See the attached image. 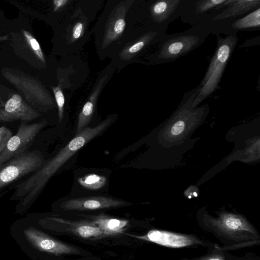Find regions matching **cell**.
<instances>
[{"mask_svg":"<svg viewBox=\"0 0 260 260\" xmlns=\"http://www.w3.org/2000/svg\"><path fill=\"white\" fill-rule=\"evenodd\" d=\"M83 187L91 190H97L102 188L106 183L105 177L96 174H90L80 178L78 180Z\"/></svg>","mask_w":260,"mask_h":260,"instance_id":"cell-25","label":"cell"},{"mask_svg":"<svg viewBox=\"0 0 260 260\" xmlns=\"http://www.w3.org/2000/svg\"><path fill=\"white\" fill-rule=\"evenodd\" d=\"M67 225L68 231L82 238H100L105 236L101 230L91 220L70 221L61 218L54 219Z\"/></svg>","mask_w":260,"mask_h":260,"instance_id":"cell-20","label":"cell"},{"mask_svg":"<svg viewBox=\"0 0 260 260\" xmlns=\"http://www.w3.org/2000/svg\"><path fill=\"white\" fill-rule=\"evenodd\" d=\"M215 35L217 39L216 47L204 78L197 86L198 91L192 107L200 104L217 90L239 41L237 34H229L224 38L219 34Z\"/></svg>","mask_w":260,"mask_h":260,"instance_id":"cell-7","label":"cell"},{"mask_svg":"<svg viewBox=\"0 0 260 260\" xmlns=\"http://www.w3.org/2000/svg\"><path fill=\"white\" fill-rule=\"evenodd\" d=\"M117 118L116 114H109L95 127H86L76 135L53 157L16 186L11 200L22 199L24 205L34 201L57 171L85 144L102 135Z\"/></svg>","mask_w":260,"mask_h":260,"instance_id":"cell-1","label":"cell"},{"mask_svg":"<svg viewBox=\"0 0 260 260\" xmlns=\"http://www.w3.org/2000/svg\"><path fill=\"white\" fill-rule=\"evenodd\" d=\"M193 260H226L224 256L217 251V252H213L211 254L204 255L202 256L194 258Z\"/></svg>","mask_w":260,"mask_h":260,"instance_id":"cell-29","label":"cell"},{"mask_svg":"<svg viewBox=\"0 0 260 260\" xmlns=\"http://www.w3.org/2000/svg\"><path fill=\"white\" fill-rule=\"evenodd\" d=\"M47 123L45 119L28 124L21 122L17 133L10 138L0 153V166L27 151L26 149L31 145L35 137Z\"/></svg>","mask_w":260,"mask_h":260,"instance_id":"cell-14","label":"cell"},{"mask_svg":"<svg viewBox=\"0 0 260 260\" xmlns=\"http://www.w3.org/2000/svg\"><path fill=\"white\" fill-rule=\"evenodd\" d=\"M56 84L64 93L79 88L85 81L89 73L87 62L79 53L62 57L56 69Z\"/></svg>","mask_w":260,"mask_h":260,"instance_id":"cell-12","label":"cell"},{"mask_svg":"<svg viewBox=\"0 0 260 260\" xmlns=\"http://www.w3.org/2000/svg\"><path fill=\"white\" fill-rule=\"evenodd\" d=\"M104 2V0H76L73 10L55 25L56 54L63 57L79 53L83 50L92 34L91 23Z\"/></svg>","mask_w":260,"mask_h":260,"instance_id":"cell-2","label":"cell"},{"mask_svg":"<svg viewBox=\"0 0 260 260\" xmlns=\"http://www.w3.org/2000/svg\"><path fill=\"white\" fill-rule=\"evenodd\" d=\"M38 150L26 151L0 166V190L12 183L38 170L45 163Z\"/></svg>","mask_w":260,"mask_h":260,"instance_id":"cell-10","label":"cell"},{"mask_svg":"<svg viewBox=\"0 0 260 260\" xmlns=\"http://www.w3.org/2000/svg\"><path fill=\"white\" fill-rule=\"evenodd\" d=\"M9 35L0 36V41H6L8 39Z\"/></svg>","mask_w":260,"mask_h":260,"instance_id":"cell-32","label":"cell"},{"mask_svg":"<svg viewBox=\"0 0 260 260\" xmlns=\"http://www.w3.org/2000/svg\"><path fill=\"white\" fill-rule=\"evenodd\" d=\"M115 71L116 69L109 63L98 74L88 97L79 112L76 135L86 127L91 121L95 113L100 96Z\"/></svg>","mask_w":260,"mask_h":260,"instance_id":"cell-13","label":"cell"},{"mask_svg":"<svg viewBox=\"0 0 260 260\" xmlns=\"http://www.w3.org/2000/svg\"><path fill=\"white\" fill-rule=\"evenodd\" d=\"M131 203L105 196H90L68 200L61 204L67 211H90L125 207Z\"/></svg>","mask_w":260,"mask_h":260,"instance_id":"cell-16","label":"cell"},{"mask_svg":"<svg viewBox=\"0 0 260 260\" xmlns=\"http://www.w3.org/2000/svg\"><path fill=\"white\" fill-rule=\"evenodd\" d=\"M12 136V133L8 127L5 126L0 127V153L3 151Z\"/></svg>","mask_w":260,"mask_h":260,"instance_id":"cell-28","label":"cell"},{"mask_svg":"<svg viewBox=\"0 0 260 260\" xmlns=\"http://www.w3.org/2000/svg\"><path fill=\"white\" fill-rule=\"evenodd\" d=\"M259 242L260 240H258L233 244L223 247H219L216 245L215 246V249L216 250V251L222 252L223 251L235 250L240 249L241 248L251 247L259 244Z\"/></svg>","mask_w":260,"mask_h":260,"instance_id":"cell-27","label":"cell"},{"mask_svg":"<svg viewBox=\"0 0 260 260\" xmlns=\"http://www.w3.org/2000/svg\"><path fill=\"white\" fill-rule=\"evenodd\" d=\"M185 0H134L128 16L133 26H144L166 32L180 16Z\"/></svg>","mask_w":260,"mask_h":260,"instance_id":"cell-6","label":"cell"},{"mask_svg":"<svg viewBox=\"0 0 260 260\" xmlns=\"http://www.w3.org/2000/svg\"><path fill=\"white\" fill-rule=\"evenodd\" d=\"M203 228L219 238L236 243L260 240L256 229L244 217L233 214H222L218 218L203 220Z\"/></svg>","mask_w":260,"mask_h":260,"instance_id":"cell-8","label":"cell"},{"mask_svg":"<svg viewBox=\"0 0 260 260\" xmlns=\"http://www.w3.org/2000/svg\"><path fill=\"white\" fill-rule=\"evenodd\" d=\"M259 36H258L256 38L246 40L244 43L241 44L240 46L239 47V48L250 47L253 45H256V44L259 45L256 43V42L259 43Z\"/></svg>","mask_w":260,"mask_h":260,"instance_id":"cell-31","label":"cell"},{"mask_svg":"<svg viewBox=\"0 0 260 260\" xmlns=\"http://www.w3.org/2000/svg\"><path fill=\"white\" fill-rule=\"evenodd\" d=\"M211 31L204 25H193L178 33L164 35L154 49L144 56L140 63L158 65L173 62L203 44Z\"/></svg>","mask_w":260,"mask_h":260,"instance_id":"cell-5","label":"cell"},{"mask_svg":"<svg viewBox=\"0 0 260 260\" xmlns=\"http://www.w3.org/2000/svg\"><path fill=\"white\" fill-rule=\"evenodd\" d=\"M41 116V113L28 105L18 94H13L0 108V122L30 121Z\"/></svg>","mask_w":260,"mask_h":260,"instance_id":"cell-17","label":"cell"},{"mask_svg":"<svg viewBox=\"0 0 260 260\" xmlns=\"http://www.w3.org/2000/svg\"><path fill=\"white\" fill-rule=\"evenodd\" d=\"M184 126L185 124L182 120H179L177 121L172 127V134L174 136L179 135L183 131Z\"/></svg>","mask_w":260,"mask_h":260,"instance_id":"cell-30","label":"cell"},{"mask_svg":"<svg viewBox=\"0 0 260 260\" xmlns=\"http://www.w3.org/2000/svg\"><path fill=\"white\" fill-rule=\"evenodd\" d=\"M5 105V103L0 97V108H3Z\"/></svg>","mask_w":260,"mask_h":260,"instance_id":"cell-33","label":"cell"},{"mask_svg":"<svg viewBox=\"0 0 260 260\" xmlns=\"http://www.w3.org/2000/svg\"><path fill=\"white\" fill-rule=\"evenodd\" d=\"M132 236L142 240L172 248L197 247L206 245L203 240L196 235L161 230H152L144 235Z\"/></svg>","mask_w":260,"mask_h":260,"instance_id":"cell-15","label":"cell"},{"mask_svg":"<svg viewBox=\"0 0 260 260\" xmlns=\"http://www.w3.org/2000/svg\"><path fill=\"white\" fill-rule=\"evenodd\" d=\"M259 8L260 0H234L213 19L209 27L211 33V27L215 21L237 19Z\"/></svg>","mask_w":260,"mask_h":260,"instance_id":"cell-19","label":"cell"},{"mask_svg":"<svg viewBox=\"0 0 260 260\" xmlns=\"http://www.w3.org/2000/svg\"><path fill=\"white\" fill-rule=\"evenodd\" d=\"M166 33L144 26L128 27L108 56L110 63L117 73L130 64L140 63Z\"/></svg>","mask_w":260,"mask_h":260,"instance_id":"cell-4","label":"cell"},{"mask_svg":"<svg viewBox=\"0 0 260 260\" xmlns=\"http://www.w3.org/2000/svg\"><path fill=\"white\" fill-rule=\"evenodd\" d=\"M260 28V8L231 22L229 27V34H237L242 30L252 31Z\"/></svg>","mask_w":260,"mask_h":260,"instance_id":"cell-22","label":"cell"},{"mask_svg":"<svg viewBox=\"0 0 260 260\" xmlns=\"http://www.w3.org/2000/svg\"><path fill=\"white\" fill-rule=\"evenodd\" d=\"M134 0H107L92 27L96 54L103 61L108 58L128 27V12Z\"/></svg>","mask_w":260,"mask_h":260,"instance_id":"cell-3","label":"cell"},{"mask_svg":"<svg viewBox=\"0 0 260 260\" xmlns=\"http://www.w3.org/2000/svg\"><path fill=\"white\" fill-rule=\"evenodd\" d=\"M76 0H53L51 14L56 25L73 9Z\"/></svg>","mask_w":260,"mask_h":260,"instance_id":"cell-23","label":"cell"},{"mask_svg":"<svg viewBox=\"0 0 260 260\" xmlns=\"http://www.w3.org/2000/svg\"><path fill=\"white\" fill-rule=\"evenodd\" d=\"M193 195L195 196V197H197V194L196 192H193Z\"/></svg>","mask_w":260,"mask_h":260,"instance_id":"cell-34","label":"cell"},{"mask_svg":"<svg viewBox=\"0 0 260 260\" xmlns=\"http://www.w3.org/2000/svg\"><path fill=\"white\" fill-rule=\"evenodd\" d=\"M22 33L25 42L31 49V51L38 59L46 67V57L38 41L29 31L22 29Z\"/></svg>","mask_w":260,"mask_h":260,"instance_id":"cell-26","label":"cell"},{"mask_svg":"<svg viewBox=\"0 0 260 260\" xmlns=\"http://www.w3.org/2000/svg\"><path fill=\"white\" fill-rule=\"evenodd\" d=\"M24 233L28 240L41 251L56 255L78 254L80 252L77 248L53 239L35 229H26Z\"/></svg>","mask_w":260,"mask_h":260,"instance_id":"cell-18","label":"cell"},{"mask_svg":"<svg viewBox=\"0 0 260 260\" xmlns=\"http://www.w3.org/2000/svg\"><path fill=\"white\" fill-rule=\"evenodd\" d=\"M2 74L40 113L46 112L56 107L54 98L41 81L29 76L6 70L2 71Z\"/></svg>","mask_w":260,"mask_h":260,"instance_id":"cell-9","label":"cell"},{"mask_svg":"<svg viewBox=\"0 0 260 260\" xmlns=\"http://www.w3.org/2000/svg\"><path fill=\"white\" fill-rule=\"evenodd\" d=\"M233 1L185 0L179 17L183 22L192 26L204 25L209 28L213 19Z\"/></svg>","mask_w":260,"mask_h":260,"instance_id":"cell-11","label":"cell"},{"mask_svg":"<svg viewBox=\"0 0 260 260\" xmlns=\"http://www.w3.org/2000/svg\"><path fill=\"white\" fill-rule=\"evenodd\" d=\"M58 109V123H61L64 117V106L67 101V95L62 88L57 84L50 85Z\"/></svg>","mask_w":260,"mask_h":260,"instance_id":"cell-24","label":"cell"},{"mask_svg":"<svg viewBox=\"0 0 260 260\" xmlns=\"http://www.w3.org/2000/svg\"><path fill=\"white\" fill-rule=\"evenodd\" d=\"M90 218L105 236H111L121 233L129 222L127 220L111 217L103 214L91 216Z\"/></svg>","mask_w":260,"mask_h":260,"instance_id":"cell-21","label":"cell"},{"mask_svg":"<svg viewBox=\"0 0 260 260\" xmlns=\"http://www.w3.org/2000/svg\"><path fill=\"white\" fill-rule=\"evenodd\" d=\"M191 198V196H189V197H188V198H189V199H190Z\"/></svg>","mask_w":260,"mask_h":260,"instance_id":"cell-35","label":"cell"}]
</instances>
